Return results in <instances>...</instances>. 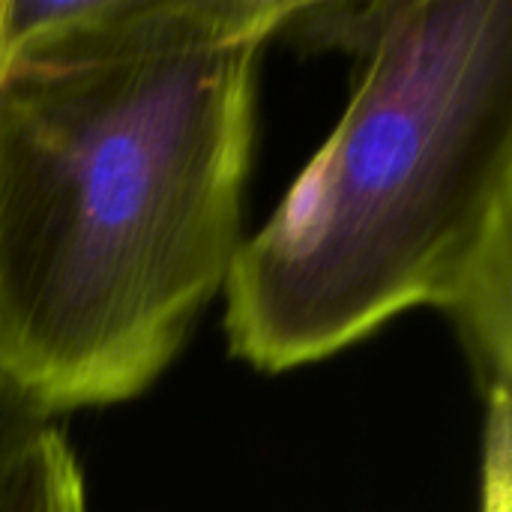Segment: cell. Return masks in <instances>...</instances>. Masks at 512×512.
Listing matches in <instances>:
<instances>
[{
  "label": "cell",
  "mask_w": 512,
  "mask_h": 512,
  "mask_svg": "<svg viewBox=\"0 0 512 512\" xmlns=\"http://www.w3.org/2000/svg\"><path fill=\"white\" fill-rule=\"evenodd\" d=\"M0 3V378L57 420L144 393L225 288L294 3Z\"/></svg>",
  "instance_id": "1"
},
{
  "label": "cell",
  "mask_w": 512,
  "mask_h": 512,
  "mask_svg": "<svg viewBox=\"0 0 512 512\" xmlns=\"http://www.w3.org/2000/svg\"><path fill=\"white\" fill-rule=\"evenodd\" d=\"M6 57H9V39H6V27H3V3H0V72L6 66Z\"/></svg>",
  "instance_id": "5"
},
{
  "label": "cell",
  "mask_w": 512,
  "mask_h": 512,
  "mask_svg": "<svg viewBox=\"0 0 512 512\" xmlns=\"http://www.w3.org/2000/svg\"><path fill=\"white\" fill-rule=\"evenodd\" d=\"M0 512H87L78 459L57 423L42 429L0 483Z\"/></svg>",
  "instance_id": "3"
},
{
  "label": "cell",
  "mask_w": 512,
  "mask_h": 512,
  "mask_svg": "<svg viewBox=\"0 0 512 512\" xmlns=\"http://www.w3.org/2000/svg\"><path fill=\"white\" fill-rule=\"evenodd\" d=\"M279 36L348 51L351 99L237 249L231 354L288 372L432 306L483 399L510 396L512 3L297 0Z\"/></svg>",
  "instance_id": "2"
},
{
  "label": "cell",
  "mask_w": 512,
  "mask_h": 512,
  "mask_svg": "<svg viewBox=\"0 0 512 512\" xmlns=\"http://www.w3.org/2000/svg\"><path fill=\"white\" fill-rule=\"evenodd\" d=\"M51 423L57 420L45 417L0 378V483L15 468V462L27 453V447L42 435V429Z\"/></svg>",
  "instance_id": "4"
}]
</instances>
